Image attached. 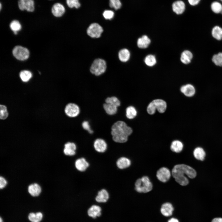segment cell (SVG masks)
Returning a JSON list of instances; mask_svg holds the SVG:
<instances>
[{"instance_id":"obj_1","label":"cell","mask_w":222,"mask_h":222,"mask_svg":"<svg viewBox=\"0 0 222 222\" xmlns=\"http://www.w3.org/2000/svg\"><path fill=\"white\" fill-rule=\"evenodd\" d=\"M172 174L176 181L183 186L189 183L188 179L185 175L191 179L194 178L196 176V172L193 168L183 164L175 165L172 170Z\"/></svg>"},{"instance_id":"obj_2","label":"cell","mask_w":222,"mask_h":222,"mask_svg":"<svg viewBox=\"0 0 222 222\" xmlns=\"http://www.w3.org/2000/svg\"><path fill=\"white\" fill-rule=\"evenodd\" d=\"M111 134L114 141L119 143L127 141L128 136L132 133V128L127 126L122 121H118L113 125L111 129Z\"/></svg>"},{"instance_id":"obj_3","label":"cell","mask_w":222,"mask_h":222,"mask_svg":"<svg viewBox=\"0 0 222 222\" xmlns=\"http://www.w3.org/2000/svg\"><path fill=\"white\" fill-rule=\"evenodd\" d=\"M135 189L139 193H147L152 189L153 185L149 177L144 176L138 179L135 182Z\"/></svg>"},{"instance_id":"obj_4","label":"cell","mask_w":222,"mask_h":222,"mask_svg":"<svg viewBox=\"0 0 222 222\" xmlns=\"http://www.w3.org/2000/svg\"><path fill=\"white\" fill-rule=\"evenodd\" d=\"M166 102L163 100L157 99L153 100L148 105L147 108L148 113L150 115L154 114L157 110L160 113H163L166 109Z\"/></svg>"},{"instance_id":"obj_5","label":"cell","mask_w":222,"mask_h":222,"mask_svg":"<svg viewBox=\"0 0 222 222\" xmlns=\"http://www.w3.org/2000/svg\"><path fill=\"white\" fill-rule=\"evenodd\" d=\"M106 68V63L103 60L96 59L92 63L90 68L91 72L96 76H99L104 73Z\"/></svg>"},{"instance_id":"obj_6","label":"cell","mask_w":222,"mask_h":222,"mask_svg":"<svg viewBox=\"0 0 222 222\" xmlns=\"http://www.w3.org/2000/svg\"><path fill=\"white\" fill-rule=\"evenodd\" d=\"M13 54L17 59L21 60L27 59L29 56V52L28 49L19 46L14 47L13 50Z\"/></svg>"},{"instance_id":"obj_7","label":"cell","mask_w":222,"mask_h":222,"mask_svg":"<svg viewBox=\"0 0 222 222\" xmlns=\"http://www.w3.org/2000/svg\"><path fill=\"white\" fill-rule=\"evenodd\" d=\"M103 31L102 27L98 23H93L91 24L87 31L88 35L92 38L100 37Z\"/></svg>"},{"instance_id":"obj_8","label":"cell","mask_w":222,"mask_h":222,"mask_svg":"<svg viewBox=\"0 0 222 222\" xmlns=\"http://www.w3.org/2000/svg\"><path fill=\"white\" fill-rule=\"evenodd\" d=\"M64 112L66 114L71 117H74L78 116L80 113L79 106L74 103H69L65 106Z\"/></svg>"},{"instance_id":"obj_9","label":"cell","mask_w":222,"mask_h":222,"mask_svg":"<svg viewBox=\"0 0 222 222\" xmlns=\"http://www.w3.org/2000/svg\"><path fill=\"white\" fill-rule=\"evenodd\" d=\"M18 6L21 10H26L28 12H33L35 10V3L33 0H19Z\"/></svg>"},{"instance_id":"obj_10","label":"cell","mask_w":222,"mask_h":222,"mask_svg":"<svg viewBox=\"0 0 222 222\" xmlns=\"http://www.w3.org/2000/svg\"><path fill=\"white\" fill-rule=\"evenodd\" d=\"M171 173L169 170L165 167H162L159 169L157 171L156 176L160 181L165 183L170 179Z\"/></svg>"},{"instance_id":"obj_11","label":"cell","mask_w":222,"mask_h":222,"mask_svg":"<svg viewBox=\"0 0 222 222\" xmlns=\"http://www.w3.org/2000/svg\"><path fill=\"white\" fill-rule=\"evenodd\" d=\"M102 209L99 205L93 204L88 209L87 214L88 216L93 219L100 217L102 215Z\"/></svg>"},{"instance_id":"obj_12","label":"cell","mask_w":222,"mask_h":222,"mask_svg":"<svg viewBox=\"0 0 222 222\" xmlns=\"http://www.w3.org/2000/svg\"><path fill=\"white\" fill-rule=\"evenodd\" d=\"M95 150L99 153H103L106 150L107 145L106 142L101 138L97 139L93 144Z\"/></svg>"},{"instance_id":"obj_13","label":"cell","mask_w":222,"mask_h":222,"mask_svg":"<svg viewBox=\"0 0 222 222\" xmlns=\"http://www.w3.org/2000/svg\"><path fill=\"white\" fill-rule=\"evenodd\" d=\"M64 6L60 3L54 4L51 8V12L56 17H59L62 16L65 12Z\"/></svg>"},{"instance_id":"obj_14","label":"cell","mask_w":222,"mask_h":222,"mask_svg":"<svg viewBox=\"0 0 222 222\" xmlns=\"http://www.w3.org/2000/svg\"><path fill=\"white\" fill-rule=\"evenodd\" d=\"M181 92L186 96L191 97L194 96L195 93V89L192 84H187L180 88Z\"/></svg>"},{"instance_id":"obj_15","label":"cell","mask_w":222,"mask_h":222,"mask_svg":"<svg viewBox=\"0 0 222 222\" xmlns=\"http://www.w3.org/2000/svg\"><path fill=\"white\" fill-rule=\"evenodd\" d=\"M76 146L73 142H68L64 144L63 152L64 154L68 156H73L76 153Z\"/></svg>"},{"instance_id":"obj_16","label":"cell","mask_w":222,"mask_h":222,"mask_svg":"<svg viewBox=\"0 0 222 222\" xmlns=\"http://www.w3.org/2000/svg\"><path fill=\"white\" fill-rule=\"evenodd\" d=\"M75 165L76 169L81 172L85 171L89 166V163L84 158H79L76 160Z\"/></svg>"},{"instance_id":"obj_17","label":"cell","mask_w":222,"mask_h":222,"mask_svg":"<svg viewBox=\"0 0 222 222\" xmlns=\"http://www.w3.org/2000/svg\"><path fill=\"white\" fill-rule=\"evenodd\" d=\"M109 195L107 191L102 189L99 191L95 198L96 201L99 203H105L109 200Z\"/></svg>"},{"instance_id":"obj_18","label":"cell","mask_w":222,"mask_h":222,"mask_svg":"<svg viewBox=\"0 0 222 222\" xmlns=\"http://www.w3.org/2000/svg\"><path fill=\"white\" fill-rule=\"evenodd\" d=\"M173 10L178 14H182L185 9V5L184 2L181 0L174 2L172 5Z\"/></svg>"},{"instance_id":"obj_19","label":"cell","mask_w":222,"mask_h":222,"mask_svg":"<svg viewBox=\"0 0 222 222\" xmlns=\"http://www.w3.org/2000/svg\"><path fill=\"white\" fill-rule=\"evenodd\" d=\"M27 190L28 193L33 197L38 196L42 191L41 187L37 183H34L29 185Z\"/></svg>"},{"instance_id":"obj_20","label":"cell","mask_w":222,"mask_h":222,"mask_svg":"<svg viewBox=\"0 0 222 222\" xmlns=\"http://www.w3.org/2000/svg\"><path fill=\"white\" fill-rule=\"evenodd\" d=\"M174 210L172 204L170 203H166L163 204L161 208V212L162 215L165 216H171Z\"/></svg>"},{"instance_id":"obj_21","label":"cell","mask_w":222,"mask_h":222,"mask_svg":"<svg viewBox=\"0 0 222 222\" xmlns=\"http://www.w3.org/2000/svg\"><path fill=\"white\" fill-rule=\"evenodd\" d=\"M131 164L130 159L125 157H121L118 159L116 162V165L120 169H123L129 167Z\"/></svg>"},{"instance_id":"obj_22","label":"cell","mask_w":222,"mask_h":222,"mask_svg":"<svg viewBox=\"0 0 222 222\" xmlns=\"http://www.w3.org/2000/svg\"><path fill=\"white\" fill-rule=\"evenodd\" d=\"M151 42L150 39L146 35H144L139 38L137 41V44L140 48H146L150 44Z\"/></svg>"},{"instance_id":"obj_23","label":"cell","mask_w":222,"mask_h":222,"mask_svg":"<svg viewBox=\"0 0 222 222\" xmlns=\"http://www.w3.org/2000/svg\"><path fill=\"white\" fill-rule=\"evenodd\" d=\"M193 57V54L191 51L185 50L183 51L181 54L180 60L183 64H188L191 62Z\"/></svg>"},{"instance_id":"obj_24","label":"cell","mask_w":222,"mask_h":222,"mask_svg":"<svg viewBox=\"0 0 222 222\" xmlns=\"http://www.w3.org/2000/svg\"><path fill=\"white\" fill-rule=\"evenodd\" d=\"M103 107L106 113L109 115H114L117 112L118 107L113 105L105 103Z\"/></svg>"},{"instance_id":"obj_25","label":"cell","mask_w":222,"mask_h":222,"mask_svg":"<svg viewBox=\"0 0 222 222\" xmlns=\"http://www.w3.org/2000/svg\"><path fill=\"white\" fill-rule=\"evenodd\" d=\"M170 148L172 151L179 153L182 150L183 148V145L180 141L175 140L172 142Z\"/></svg>"},{"instance_id":"obj_26","label":"cell","mask_w":222,"mask_h":222,"mask_svg":"<svg viewBox=\"0 0 222 222\" xmlns=\"http://www.w3.org/2000/svg\"><path fill=\"white\" fill-rule=\"evenodd\" d=\"M193 154L194 157L197 159L202 161L204 159L206 154L202 148L197 147L195 149L193 152Z\"/></svg>"},{"instance_id":"obj_27","label":"cell","mask_w":222,"mask_h":222,"mask_svg":"<svg viewBox=\"0 0 222 222\" xmlns=\"http://www.w3.org/2000/svg\"><path fill=\"white\" fill-rule=\"evenodd\" d=\"M118 57L119 60L122 62L127 61L130 57V53L127 49L124 48L121 50L119 52Z\"/></svg>"},{"instance_id":"obj_28","label":"cell","mask_w":222,"mask_h":222,"mask_svg":"<svg viewBox=\"0 0 222 222\" xmlns=\"http://www.w3.org/2000/svg\"><path fill=\"white\" fill-rule=\"evenodd\" d=\"M212 35L213 37L218 40L222 39V28L218 26H214L212 31Z\"/></svg>"},{"instance_id":"obj_29","label":"cell","mask_w":222,"mask_h":222,"mask_svg":"<svg viewBox=\"0 0 222 222\" xmlns=\"http://www.w3.org/2000/svg\"><path fill=\"white\" fill-rule=\"evenodd\" d=\"M212 11L216 14H221L222 12V4L219 1H214L211 4Z\"/></svg>"},{"instance_id":"obj_30","label":"cell","mask_w":222,"mask_h":222,"mask_svg":"<svg viewBox=\"0 0 222 222\" xmlns=\"http://www.w3.org/2000/svg\"><path fill=\"white\" fill-rule=\"evenodd\" d=\"M137 111L133 106H130L127 107L126 109V116L129 119L134 118L137 115Z\"/></svg>"},{"instance_id":"obj_31","label":"cell","mask_w":222,"mask_h":222,"mask_svg":"<svg viewBox=\"0 0 222 222\" xmlns=\"http://www.w3.org/2000/svg\"><path fill=\"white\" fill-rule=\"evenodd\" d=\"M43 214L40 212L36 213H31L28 216V219L31 222H40L42 220Z\"/></svg>"},{"instance_id":"obj_32","label":"cell","mask_w":222,"mask_h":222,"mask_svg":"<svg viewBox=\"0 0 222 222\" xmlns=\"http://www.w3.org/2000/svg\"><path fill=\"white\" fill-rule=\"evenodd\" d=\"M156 62L155 57L151 54L148 55L144 59V62L145 64L149 67L154 66L156 64Z\"/></svg>"},{"instance_id":"obj_33","label":"cell","mask_w":222,"mask_h":222,"mask_svg":"<svg viewBox=\"0 0 222 222\" xmlns=\"http://www.w3.org/2000/svg\"><path fill=\"white\" fill-rule=\"evenodd\" d=\"M19 75L22 80L24 82L28 81L32 76L31 73L27 70L22 71L20 72Z\"/></svg>"},{"instance_id":"obj_34","label":"cell","mask_w":222,"mask_h":222,"mask_svg":"<svg viewBox=\"0 0 222 222\" xmlns=\"http://www.w3.org/2000/svg\"><path fill=\"white\" fill-rule=\"evenodd\" d=\"M212 62L216 66H222V52L214 55L212 59Z\"/></svg>"},{"instance_id":"obj_35","label":"cell","mask_w":222,"mask_h":222,"mask_svg":"<svg viewBox=\"0 0 222 222\" xmlns=\"http://www.w3.org/2000/svg\"><path fill=\"white\" fill-rule=\"evenodd\" d=\"M10 27L14 32H17L21 28V26L19 22L17 20L12 21L10 24Z\"/></svg>"},{"instance_id":"obj_36","label":"cell","mask_w":222,"mask_h":222,"mask_svg":"<svg viewBox=\"0 0 222 222\" xmlns=\"http://www.w3.org/2000/svg\"><path fill=\"white\" fill-rule=\"evenodd\" d=\"M106 103H109L117 107L120 106L121 102L115 96L108 97L105 100Z\"/></svg>"},{"instance_id":"obj_37","label":"cell","mask_w":222,"mask_h":222,"mask_svg":"<svg viewBox=\"0 0 222 222\" xmlns=\"http://www.w3.org/2000/svg\"><path fill=\"white\" fill-rule=\"evenodd\" d=\"M8 116L6 106L4 105H0V118L2 120L6 119Z\"/></svg>"},{"instance_id":"obj_38","label":"cell","mask_w":222,"mask_h":222,"mask_svg":"<svg viewBox=\"0 0 222 222\" xmlns=\"http://www.w3.org/2000/svg\"><path fill=\"white\" fill-rule=\"evenodd\" d=\"M67 5L70 8L75 7L76 9L80 6V4L79 0H66Z\"/></svg>"},{"instance_id":"obj_39","label":"cell","mask_w":222,"mask_h":222,"mask_svg":"<svg viewBox=\"0 0 222 222\" xmlns=\"http://www.w3.org/2000/svg\"><path fill=\"white\" fill-rule=\"evenodd\" d=\"M121 3L120 0H109V6L115 10L120 9L121 6Z\"/></svg>"},{"instance_id":"obj_40","label":"cell","mask_w":222,"mask_h":222,"mask_svg":"<svg viewBox=\"0 0 222 222\" xmlns=\"http://www.w3.org/2000/svg\"><path fill=\"white\" fill-rule=\"evenodd\" d=\"M114 15V12L110 10H105L103 13V16L106 19H111L113 18Z\"/></svg>"},{"instance_id":"obj_41","label":"cell","mask_w":222,"mask_h":222,"mask_svg":"<svg viewBox=\"0 0 222 222\" xmlns=\"http://www.w3.org/2000/svg\"><path fill=\"white\" fill-rule=\"evenodd\" d=\"M83 128L87 130L89 133L92 134L93 133V131L91 129L90 125L89 122L87 121H84L82 123Z\"/></svg>"},{"instance_id":"obj_42","label":"cell","mask_w":222,"mask_h":222,"mask_svg":"<svg viewBox=\"0 0 222 222\" xmlns=\"http://www.w3.org/2000/svg\"><path fill=\"white\" fill-rule=\"evenodd\" d=\"M7 182L6 180L3 177H0V188L3 189L7 185Z\"/></svg>"},{"instance_id":"obj_43","label":"cell","mask_w":222,"mask_h":222,"mask_svg":"<svg viewBox=\"0 0 222 222\" xmlns=\"http://www.w3.org/2000/svg\"><path fill=\"white\" fill-rule=\"evenodd\" d=\"M201 0H188L189 4L192 6H195L199 4Z\"/></svg>"},{"instance_id":"obj_44","label":"cell","mask_w":222,"mask_h":222,"mask_svg":"<svg viewBox=\"0 0 222 222\" xmlns=\"http://www.w3.org/2000/svg\"><path fill=\"white\" fill-rule=\"evenodd\" d=\"M211 222H222V218L220 217L215 218L212 220Z\"/></svg>"},{"instance_id":"obj_45","label":"cell","mask_w":222,"mask_h":222,"mask_svg":"<svg viewBox=\"0 0 222 222\" xmlns=\"http://www.w3.org/2000/svg\"><path fill=\"white\" fill-rule=\"evenodd\" d=\"M168 222H179L178 219L174 218H172L170 219Z\"/></svg>"},{"instance_id":"obj_46","label":"cell","mask_w":222,"mask_h":222,"mask_svg":"<svg viewBox=\"0 0 222 222\" xmlns=\"http://www.w3.org/2000/svg\"><path fill=\"white\" fill-rule=\"evenodd\" d=\"M0 222H3V220L1 217H0Z\"/></svg>"},{"instance_id":"obj_47","label":"cell","mask_w":222,"mask_h":222,"mask_svg":"<svg viewBox=\"0 0 222 222\" xmlns=\"http://www.w3.org/2000/svg\"><path fill=\"white\" fill-rule=\"evenodd\" d=\"M218 0V1H220V2L222 3V0ZM221 14H222V12L221 13Z\"/></svg>"},{"instance_id":"obj_48","label":"cell","mask_w":222,"mask_h":222,"mask_svg":"<svg viewBox=\"0 0 222 222\" xmlns=\"http://www.w3.org/2000/svg\"><path fill=\"white\" fill-rule=\"evenodd\" d=\"M0 10H1V8H2V4H1V3H0Z\"/></svg>"}]
</instances>
